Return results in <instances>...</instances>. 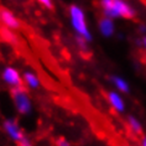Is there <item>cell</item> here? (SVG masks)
Listing matches in <instances>:
<instances>
[{
  "instance_id": "8fae6325",
  "label": "cell",
  "mask_w": 146,
  "mask_h": 146,
  "mask_svg": "<svg viewBox=\"0 0 146 146\" xmlns=\"http://www.w3.org/2000/svg\"><path fill=\"white\" fill-rule=\"evenodd\" d=\"M127 123H129V126L131 127V130H133L134 133L140 134L141 131H142V125H141V123L136 118H134V116H129V118H127Z\"/></svg>"
},
{
  "instance_id": "e0dca14e",
  "label": "cell",
  "mask_w": 146,
  "mask_h": 146,
  "mask_svg": "<svg viewBox=\"0 0 146 146\" xmlns=\"http://www.w3.org/2000/svg\"><path fill=\"white\" fill-rule=\"evenodd\" d=\"M141 146H146V136L142 139V141H141Z\"/></svg>"
},
{
  "instance_id": "9a60e30c",
  "label": "cell",
  "mask_w": 146,
  "mask_h": 146,
  "mask_svg": "<svg viewBox=\"0 0 146 146\" xmlns=\"http://www.w3.org/2000/svg\"><path fill=\"white\" fill-rule=\"evenodd\" d=\"M19 144H20V146H31V142L29 141L27 139H25V137H24V140H23V141H20V142H19Z\"/></svg>"
},
{
  "instance_id": "30bf717a",
  "label": "cell",
  "mask_w": 146,
  "mask_h": 146,
  "mask_svg": "<svg viewBox=\"0 0 146 146\" xmlns=\"http://www.w3.org/2000/svg\"><path fill=\"white\" fill-rule=\"evenodd\" d=\"M110 81H111V83L115 86V88L118 89L119 92H123V93H129L130 92L129 83H127L124 78L119 77V76H111Z\"/></svg>"
},
{
  "instance_id": "ba28073f",
  "label": "cell",
  "mask_w": 146,
  "mask_h": 146,
  "mask_svg": "<svg viewBox=\"0 0 146 146\" xmlns=\"http://www.w3.org/2000/svg\"><path fill=\"white\" fill-rule=\"evenodd\" d=\"M108 102L110 103V105L118 113H123L124 110H125V103H124L123 98L120 97L119 93H116V92H109L108 93Z\"/></svg>"
},
{
  "instance_id": "52a82bcc",
  "label": "cell",
  "mask_w": 146,
  "mask_h": 146,
  "mask_svg": "<svg viewBox=\"0 0 146 146\" xmlns=\"http://www.w3.org/2000/svg\"><path fill=\"white\" fill-rule=\"evenodd\" d=\"M0 21H1L6 27L13 29V30H16V29L20 27L19 19H17L11 11H9V10H5V9L0 10Z\"/></svg>"
},
{
  "instance_id": "277c9868",
  "label": "cell",
  "mask_w": 146,
  "mask_h": 146,
  "mask_svg": "<svg viewBox=\"0 0 146 146\" xmlns=\"http://www.w3.org/2000/svg\"><path fill=\"white\" fill-rule=\"evenodd\" d=\"M3 79H4V82L6 84H9L13 88H20L24 82L20 73L14 67H6L3 71Z\"/></svg>"
},
{
  "instance_id": "2e32d148",
  "label": "cell",
  "mask_w": 146,
  "mask_h": 146,
  "mask_svg": "<svg viewBox=\"0 0 146 146\" xmlns=\"http://www.w3.org/2000/svg\"><path fill=\"white\" fill-rule=\"evenodd\" d=\"M139 29H140L141 34H146V26H145V25H140V27H139Z\"/></svg>"
},
{
  "instance_id": "5bb4252c",
  "label": "cell",
  "mask_w": 146,
  "mask_h": 146,
  "mask_svg": "<svg viewBox=\"0 0 146 146\" xmlns=\"http://www.w3.org/2000/svg\"><path fill=\"white\" fill-rule=\"evenodd\" d=\"M57 146H69V142L67 140H64V139H60L57 141Z\"/></svg>"
},
{
  "instance_id": "5b68a950",
  "label": "cell",
  "mask_w": 146,
  "mask_h": 146,
  "mask_svg": "<svg viewBox=\"0 0 146 146\" xmlns=\"http://www.w3.org/2000/svg\"><path fill=\"white\" fill-rule=\"evenodd\" d=\"M4 129L6 131V134L10 136V139H13L14 141L20 142L24 140V134L15 120H13V119L6 120L4 123Z\"/></svg>"
},
{
  "instance_id": "7a4b0ae2",
  "label": "cell",
  "mask_w": 146,
  "mask_h": 146,
  "mask_svg": "<svg viewBox=\"0 0 146 146\" xmlns=\"http://www.w3.org/2000/svg\"><path fill=\"white\" fill-rule=\"evenodd\" d=\"M68 15H69V21H71L72 29L74 30V32L77 34L78 37H82L83 40H86L87 42L92 41L93 35L88 27V24H87V17H86L84 10L79 5L73 4L69 6Z\"/></svg>"
},
{
  "instance_id": "7c38bea8",
  "label": "cell",
  "mask_w": 146,
  "mask_h": 146,
  "mask_svg": "<svg viewBox=\"0 0 146 146\" xmlns=\"http://www.w3.org/2000/svg\"><path fill=\"white\" fill-rule=\"evenodd\" d=\"M37 1H38L42 6H45V8H47V9H52V8H53L52 0H37Z\"/></svg>"
},
{
  "instance_id": "6da1fadb",
  "label": "cell",
  "mask_w": 146,
  "mask_h": 146,
  "mask_svg": "<svg viewBox=\"0 0 146 146\" xmlns=\"http://www.w3.org/2000/svg\"><path fill=\"white\" fill-rule=\"evenodd\" d=\"M100 9L103 15L109 19H134L135 9L125 0H100Z\"/></svg>"
},
{
  "instance_id": "3957f363",
  "label": "cell",
  "mask_w": 146,
  "mask_h": 146,
  "mask_svg": "<svg viewBox=\"0 0 146 146\" xmlns=\"http://www.w3.org/2000/svg\"><path fill=\"white\" fill-rule=\"evenodd\" d=\"M13 99L19 113H21V114H29L31 111V108H32L31 99L29 98L27 93L23 89V87L13 89Z\"/></svg>"
},
{
  "instance_id": "4fadbf2b",
  "label": "cell",
  "mask_w": 146,
  "mask_h": 146,
  "mask_svg": "<svg viewBox=\"0 0 146 146\" xmlns=\"http://www.w3.org/2000/svg\"><path fill=\"white\" fill-rule=\"evenodd\" d=\"M137 43H139V45H140V46H142V48H144V50L146 51V36H144V37H142V38L139 40Z\"/></svg>"
},
{
  "instance_id": "9c48e42d",
  "label": "cell",
  "mask_w": 146,
  "mask_h": 146,
  "mask_svg": "<svg viewBox=\"0 0 146 146\" xmlns=\"http://www.w3.org/2000/svg\"><path fill=\"white\" fill-rule=\"evenodd\" d=\"M23 81L26 83L27 87H30V88H32V89L38 88L40 84H41V82H40V78L37 77V76H36L34 72H29V71L24 73Z\"/></svg>"
},
{
  "instance_id": "8992f818",
  "label": "cell",
  "mask_w": 146,
  "mask_h": 146,
  "mask_svg": "<svg viewBox=\"0 0 146 146\" xmlns=\"http://www.w3.org/2000/svg\"><path fill=\"white\" fill-rule=\"evenodd\" d=\"M98 29L103 37H111L115 34V24L113 19L103 16L98 23Z\"/></svg>"
}]
</instances>
